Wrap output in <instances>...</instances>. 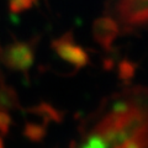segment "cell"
<instances>
[{
    "label": "cell",
    "instance_id": "8",
    "mask_svg": "<svg viewBox=\"0 0 148 148\" xmlns=\"http://www.w3.org/2000/svg\"><path fill=\"white\" fill-rule=\"evenodd\" d=\"M136 66L130 61H122L119 66V75L123 82H130L135 75Z\"/></svg>",
    "mask_w": 148,
    "mask_h": 148
},
{
    "label": "cell",
    "instance_id": "7",
    "mask_svg": "<svg viewBox=\"0 0 148 148\" xmlns=\"http://www.w3.org/2000/svg\"><path fill=\"white\" fill-rule=\"evenodd\" d=\"M25 135L32 141H41L46 135V128L37 123H30L25 128Z\"/></svg>",
    "mask_w": 148,
    "mask_h": 148
},
{
    "label": "cell",
    "instance_id": "2",
    "mask_svg": "<svg viewBox=\"0 0 148 148\" xmlns=\"http://www.w3.org/2000/svg\"><path fill=\"white\" fill-rule=\"evenodd\" d=\"M4 62L15 71H29L34 63V48L29 43H12L4 52Z\"/></svg>",
    "mask_w": 148,
    "mask_h": 148
},
{
    "label": "cell",
    "instance_id": "4",
    "mask_svg": "<svg viewBox=\"0 0 148 148\" xmlns=\"http://www.w3.org/2000/svg\"><path fill=\"white\" fill-rule=\"evenodd\" d=\"M119 11L125 22H128L131 25L147 24L148 0H121Z\"/></svg>",
    "mask_w": 148,
    "mask_h": 148
},
{
    "label": "cell",
    "instance_id": "11",
    "mask_svg": "<svg viewBox=\"0 0 148 148\" xmlns=\"http://www.w3.org/2000/svg\"><path fill=\"white\" fill-rule=\"evenodd\" d=\"M0 148H4V146H3V140H1V137H0Z\"/></svg>",
    "mask_w": 148,
    "mask_h": 148
},
{
    "label": "cell",
    "instance_id": "1",
    "mask_svg": "<svg viewBox=\"0 0 148 148\" xmlns=\"http://www.w3.org/2000/svg\"><path fill=\"white\" fill-rule=\"evenodd\" d=\"M52 47L63 61L72 64L74 68L79 69L89 64V56L84 48L74 42L72 32H67L66 35L53 41Z\"/></svg>",
    "mask_w": 148,
    "mask_h": 148
},
{
    "label": "cell",
    "instance_id": "3",
    "mask_svg": "<svg viewBox=\"0 0 148 148\" xmlns=\"http://www.w3.org/2000/svg\"><path fill=\"white\" fill-rule=\"evenodd\" d=\"M119 24L112 17L103 16L96 18L92 24V37L104 49H110L119 36Z\"/></svg>",
    "mask_w": 148,
    "mask_h": 148
},
{
    "label": "cell",
    "instance_id": "6",
    "mask_svg": "<svg viewBox=\"0 0 148 148\" xmlns=\"http://www.w3.org/2000/svg\"><path fill=\"white\" fill-rule=\"evenodd\" d=\"M35 112L40 114L41 116L46 120H52V121H56V122H59L62 120V116H61V114H59V111H57L56 109H53L52 106L46 105V104H42L38 109H36Z\"/></svg>",
    "mask_w": 148,
    "mask_h": 148
},
{
    "label": "cell",
    "instance_id": "5",
    "mask_svg": "<svg viewBox=\"0 0 148 148\" xmlns=\"http://www.w3.org/2000/svg\"><path fill=\"white\" fill-rule=\"evenodd\" d=\"M17 105V96L14 90L9 88H1L0 89V109L6 108L10 109Z\"/></svg>",
    "mask_w": 148,
    "mask_h": 148
},
{
    "label": "cell",
    "instance_id": "9",
    "mask_svg": "<svg viewBox=\"0 0 148 148\" xmlns=\"http://www.w3.org/2000/svg\"><path fill=\"white\" fill-rule=\"evenodd\" d=\"M36 0H12L11 1V9L14 11H22L26 9H30Z\"/></svg>",
    "mask_w": 148,
    "mask_h": 148
},
{
    "label": "cell",
    "instance_id": "10",
    "mask_svg": "<svg viewBox=\"0 0 148 148\" xmlns=\"http://www.w3.org/2000/svg\"><path fill=\"white\" fill-rule=\"evenodd\" d=\"M10 125H11V117L8 115V112L0 109V132L6 133L9 128H10Z\"/></svg>",
    "mask_w": 148,
    "mask_h": 148
}]
</instances>
